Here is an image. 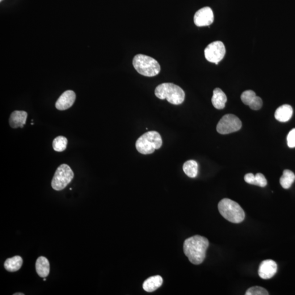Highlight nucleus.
Masks as SVG:
<instances>
[{"label": "nucleus", "instance_id": "6ab92c4d", "mask_svg": "<svg viewBox=\"0 0 295 295\" xmlns=\"http://www.w3.org/2000/svg\"><path fill=\"white\" fill-rule=\"evenodd\" d=\"M295 180V175L292 171L285 170L280 179V183L284 189H288L292 186Z\"/></svg>", "mask_w": 295, "mask_h": 295}, {"label": "nucleus", "instance_id": "0eeeda50", "mask_svg": "<svg viewBox=\"0 0 295 295\" xmlns=\"http://www.w3.org/2000/svg\"><path fill=\"white\" fill-rule=\"evenodd\" d=\"M241 128L242 122L237 116L226 115L219 121L217 130L219 133L226 134L238 132Z\"/></svg>", "mask_w": 295, "mask_h": 295}, {"label": "nucleus", "instance_id": "7ed1b4c3", "mask_svg": "<svg viewBox=\"0 0 295 295\" xmlns=\"http://www.w3.org/2000/svg\"><path fill=\"white\" fill-rule=\"evenodd\" d=\"M218 207L221 216L230 222L238 224L245 218V213L241 206L233 200L222 199L219 202Z\"/></svg>", "mask_w": 295, "mask_h": 295}, {"label": "nucleus", "instance_id": "aec40b11", "mask_svg": "<svg viewBox=\"0 0 295 295\" xmlns=\"http://www.w3.org/2000/svg\"><path fill=\"white\" fill-rule=\"evenodd\" d=\"M68 141L64 136H58L55 138L53 142V147L55 151L61 152L66 149Z\"/></svg>", "mask_w": 295, "mask_h": 295}, {"label": "nucleus", "instance_id": "bb28decb", "mask_svg": "<svg viewBox=\"0 0 295 295\" xmlns=\"http://www.w3.org/2000/svg\"><path fill=\"white\" fill-rule=\"evenodd\" d=\"M25 294L23 293H15L14 294V295H24Z\"/></svg>", "mask_w": 295, "mask_h": 295}, {"label": "nucleus", "instance_id": "f03ea898", "mask_svg": "<svg viewBox=\"0 0 295 295\" xmlns=\"http://www.w3.org/2000/svg\"><path fill=\"white\" fill-rule=\"evenodd\" d=\"M155 95L161 100L166 99L168 103L175 105L182 104L185 99V92L180 87L174 83L160 84L155 90Z\"/></svg>", "mask_w": 295, "mask_h": 295}, {"label": "nucleus", "instance_id": "a211bd4d", "mask_svg": "<svg viewBox=\"0 0 295 295\" xmlns=\"http://www.w3.org/2000/svg\"><path fill=\"white\" fill-rule=\"evenodd\" d=\"M183 169L190 178H195L198 174V164L194 160H189L184 163Z\"/></svg>", "mask_w": 295, "mask_h": 295}, {"label": "nucleus", "instance_id": "c85d7f7f", "mask_svg": "<svg viewBox=\"0 0 295 295\" xmlns=\"http://www.w3.org/2000/svg\"><path fill=\"white\" fill-rule=\"evenodd\" d=\"M2 1V0H0V1H1V2Z\"/></svg>", "mask_w": 295, "mask_h": 295}, {"label": "nucleus", "instance_id": "dca6fc26", "mask_svg": "<svg viewBox=\"0 0 295 295\" xmlns=\"http://www.w3.org/2000/svg\"><path fill=\"white\" fill-rule=\"evenodd\" d=\"M36 269L38 275L42 278L47 277L50 272L48 260L44 256H40L36 263Z\"/></svg>", "mask_w": 295, "mask_h": 295}, {"label": "nucleus", "instance_id": "a878e982", "mask_svg": "<svg viewBox=\"0 0 295 295\" xmlns=\"http://www.w3.org/2000/svg\"><path fill=\"white\" fill-rule=\"evenodd\" d=\"M255 176L252 174H248L244 176V180L246 181V182L251 184L254 185L255 182Z\"/></svg>", "mask_w": 295, "mask_h": 295}, {"label": "nucleus", "instance_id": "412c9836", "mask_svg": "<svg viewBox=\"0 0 295 295\" xmlns=\"http://www.w3.org/2000/svg\"><path fill=\"white\" fill-rule=\"evenodd\" d=\"M256 96V95L254 91L249 90L243 92L241 98L243 103L249 106Z\"/></svg>", "mask_w": 295, "mask_h": 295}, {"label": "nucleus", "instance_id": "b1692460", "mask_svg": "<svg viewBox=\"0 0 295 295\" xmlns=\"http://www.w3.org/2000/svg\"><path fill=\"white\" fill-rule=\"evenodd\" d=\"M249 106H250L252 110H259L263 106V100L260 97L256 96L253 101L249 105Z\"/></svg>", "mask_w": 295, "mask_h": 295}, {"label": "nucleus", "instance_id": "1a4fd4ad", "mask_svg": "<svg viewBox=\"0 0 295 295\" xmlns=\"http://www.w3.org/2000/svg\"><path fill=\"white\" fill-rule=\"evenodd\" d=\"M193 22L197 27L209 26L214 22V14L209 7H205L197 11L193 17Z\"/></svg>", "mask_w": 295, "mask_h": 295}, {"label": "nucleus", "instance_id": "f257e3e1", "mask_svg": "<svg viewBox=\"0 0 295 295\" xmlns=\"http://www.w3.org/2000/svg\"><path fill=\"white\" fill-rule=\"evenodd\" d=\"M208 247L207 239L203 236L195 235L185 240L183 250L190 262L197 265L204 262Z\"/></svg>", "mask_w": 295, "mask_h": 295}, {"label": "nucleus", "instance_id": "5701e85b", "mask_svg": "<svg viewBox=\"0 0 295 295\" xmlns=\"http://www.w3.org/2000/svg\"><path fill=\"white\" fill-rule=\"evenodd\" d=\"M267 184V181L266 178H265V177L262 174H257L255 175V185H258V186L260 187H265L266 186Z\"/></svg>", "mask_w": 295, "mask_h": 295}, {"label": "nucleus", "instance_id": "9b49d317", "mask_svg": "<svg viewBox=\"0 0 295 295\" xmlns=\"http://www.w3.org/2000/svg\"><path fill=\"white\" fill-rule=\"evenodd\" d=\"M76 99V95L73 90H67L64 92L57 101L56 107L60 111H64L73 106Z\"/></svg>", "mask_w": 295, "mask_h": 295}, {"label": "nucleus", "instance_id": "ddd939ff", "mask_svg": "<svg viewBox=\"0 0 295 295\" xmlns=\"http://www.w3.org/2000/svg\"><path fill=\"white\" fill-rule=\"evenodd\" d=\"M293 115V109L289 104L282 105L277 109L275 117L276 119L280 122H286L292 118Z\"/></svg>", "mask_w": 295, "mask_h": 295}, {"label": "nucleus", "instance_id": "6e6552de", "mask_svg": "<svg viewBox=\"0 0 295 295\" xmlns=\"http://www.w3.org/2000/svg\"><path fill=\"white\" fill-rule=\"evenodd\" d=\"M225 53V45L219 41L212 42L205 49V56L206 60L215 63L216 65L224 58Z\"/></svg>", "mask_w": 295, "mask_h": 295}, {"label": "nucleus", "instance_id": "f8f14e48", "mask_svg": "<svg viewBox=\"0 0 295 295\" xmlns=\"http://www.w3.org/2000/svg\"><path fill=\"white\" fill-rule=\"evenodd\" d=\"M28 113L22 111H15L12 112L10 118V125L13 128H23L26 123Z\"/></svg>", "mask_w": 295, "mask_h": 295}, {"label": "nucleus", "instance_id": "2eb2a0df", "mask_svg": "<svg viewBox=\"0 0 295 295\" xmlns=\"http://www.w3.org/2000/svg\"><path fill=\"white\" fill-rule=\"evenodd\" d=\"M227 97L224 91L220 88H216L213 90L212 98L213 106L218 109H222L225 107Z\"/></svg>", "mask_w": 295, "mask_h": 295}, {"label": "nucleus", "instance_id": "4468645a", "mask_svg": "<svg viewBox=\"0 0 295 295\" xmlns=\"http://www.w3.org/2000/svg\"><path fill=\"white\" fill-rule=\"evenodd\" d=\"M163 283L161 276H154L148 278L143 284V288L148 293H152L159 289Z\"/></svg>", "mask_w": 295, "mask_h": 295}, {"label": "nucleus", "instance_id": "cd10ccee", "mask_svg": "<svg viewBox=\"0 0 295 295\" xmlns=\"http://www.w3.org/2000/svg\"><path fill=\"white\" fill-rule=\"evenodd\" d=\"M44 281H45V280H45V279H44Z\"/></svg>", "mask_w": 295, "mask_h": 295}, {"label": "nucleus", "instance_id": "39448f33", "mask_svg": "<svg viewBox=\"0 0 295 295\" xmlns=\"http://www.w3.org/2000/svg\"><path fill=\"white\" fill-rule=\"evenodd\" d=\"M162 141L161 136L157 132L151 131L143 134L136 143V148L139 153L147 155L152 154L155 149L162 147Z\"/></svg>", "mask_w": 295, "mask_h": 295}, {"label": "nucleus", "instance_id": "393cba45", "mask_svg": "<svg viewBox=\"0 0 295 295\" xmlns=\"http://www.w3.org/2000/svg\"><path fill=\"white\" fill-rule=\"evenodd\" d=\"M287 143L291 148L295 147V129L290 131L287 136Z\"/></svg>", "mask_w": 295, "mask_h": 295}, {"label": "nucleus", "instance_id": "20e7f679", "mask_svg": "<svg viewBox=\"0 0 295 295\" xmlns=\"http://www.w3.org/2000/svg\"><path fill=\"white\" fill-rule=\"evenodd\" d=\"M133 64L138 74L146 77H154L161 71V67L155 59L144 54L136 55Z\"/></svg>", "mask_w": 295, "mask_h": 295}, {"label": "nucleus", "instance_id": "423d86ee", "mask_svg": "<svg viewBox=\"0 0 295 295\" xmlns=\"http://www.w3.org/2000/svg\"><path fill=\"white\" fill-rule=\"evenodd\" d=\"M74 174L71 167L62 164L58 168L52 181V187L55 191H61L73 180Z\"/></svg>", "mask_w": 295, "mask_h": 295}, {"label": "nucleus", "instance_id": "9d476101", "mask_svg": "<svg viewBox=\"0 0 295 295\" xmlns=\"http://www.w3.org/2000/svg\"><path fill=\"white\" fill-rule=\"evenodd\" d=\"M277 271V265L272 260H266L260 265L258 274L263 280L271 279L276 275Z\"/></svg>", "mask_w": 295, "mask_h": 295}, {"label": "nucleus", "instance_id": "f3484780", "mask_svg": "<svg viewBox=\"0 0 295 295\" xmlns=\"http://www.w3.org/2000/svg\"><path fill=\"white\" fill-rule=\"evenodd\" d=\"M23 260L22 257L15 256L13 258L8 259L4 264L6 270L8 272H14L18 271L22 267Z\"/></svg>", "mask_w": 295, "mask_h": 295}, {"label": "nucleus", "instance_id": "4be33fe9", "mask_svg": "<svg viewBox=\"0 0 295 295\" xmlns=\"http://www.w3.org/2000/svg\"><path fill=\"white\" fill-rule=\"evenodd\" d=\"M246 295H268L266 290L261 286H255L248 289L245 294Z\"/></svg>", "mask_w": 295, "mask_h": 295}]
</instances>
